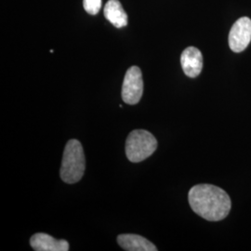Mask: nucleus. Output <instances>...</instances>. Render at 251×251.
Segmentation results:
<instances>
[{"instance_id": "obj_8", "label": "nucleus", "mask_w": 251, "mask_h": 251, "mask_svg": "<svg viewBox=\"0 0 251 251\" xmlns=\"http://www.w3.org/2000/svg\"><path fill=\"white\" fill-rule=\"evenodd\" d=\"M118 245L126 251H156V247L139 234L123 233L117 236Z\"/></svg>"}, {"instance_id": "obj_5", "label": "nucleus", "mask_w": 251, "mask_h": 251, "mask_svg": "<svg viewBox=\"0 0 251 251\" xmlns=\"http://www.w3.org/2000/svg\"><path fill=\"white\" fill-rule=\"evenodd\" d=\"M251 41V20L242 17L237 20L229 34V46L233 52L239 53L247 49Z\"/></svg>"}, {"instance_id": "obj_10", "label": "nucleus", "mask_w": 251, "mask_h": 251, "mask_svg": "<svg viewBox=\"0 0 251 251\" xmlns=\"http://www.w3.org/2000/svg\"><path fill=\"white\" fill-rule=\"evenodd\" d=\"M83 6L88 13L96 15L101 8V0H84Z\"/></svg>"}, {"instance_id": "obj_3", "label": "nucleus", "mask_w": 251, "mask_h": 251, "mask_svg": "<svg viewBox=\"0 0 251 251\" xmlns=\"http://www.w3.org/2000/svg\"><path fill=\"white\" fill-rule=\"evenodd\" d=\"M156 148V139L151 132L144 129L131 131L126 141V154L132 163L144 161L152 155Z\"/></svg>"}, {"instance_id": "obj_7", "label": "nucleus", "mask_w": 251, "mask_h": 251, "mask_svg": "<svg viewBox=\"0 0 251 251\" xmlns=\"http://www.w3.org/2000/svg\"><path fill=\"white\" fill-rule=\"evenodd\" d=\"M30 245L36 251H68L70 249L66 240H57L45 233H35L30 239Z\"/></svg>"}, {"instance_id": "obj_6", "label": "nucleus", "mask_w": 251, "mask_h": 251, "mask_svg": "<svg viewBox=\"0 0 251 251\" xmlns=\"http://www.w3.org/2000/svg\"><path fill=\"white\" fill-rule=\"evenodd\" d=\"M180 63L184 74L189 77H197L203 68V56L195 47H188L180 56Z\"/></svg>"}, {"instance_id": "obj_1", "label": "nucleus", "mask_w": 251, "mask_h": 251, "mask_svg": "<svg viewBox=\"0 0 251 251\" xmlns=\"http://www.w3.org/2000/svg\"><path fill=\"white\" fill-rule=\"evenodd\" d=\"M192 209L206 221L218 222L231 210V199L225 190L211 184H198L189 191Z\"/></svg>"}, {"instance_id": "obj_4", "label": "nucleus", "mask_w": 251, "mask_h": 251, "mask_svg": "<svg viewBox=\"0 0 251 251\" xmlns=\"http://www.w3.org/2000/svg\"><path fill=\"white\" fill-rule=\"evenodd\" d=\"M143 74L138 66H131L126 73L122 86V99L126 104L135 105L143 97Z\"/></svg>"}, {"instance_id": "obj_2", "label": "nucleus", "mask_w": 251, "mask_h": 251, "mask_svg": "<svg viewBox=\"0 0 251 251\" xmlns=\"http://www.w3.org/2000/svg\"><path fill=\"white\" fill-rule=\"evenodd\" d=\"M86 170V157L79 141L70 140L64 148L61 167V178L66 183L78 182Z\"/></svg>"}, {"instance_id": "obj_9", "label": "nucleus", "mask_w": 251, "mask_h": 251, "mask_svg": "<svg viewBox=\"0 0 251 251\" xmlns=\"http://www.w3.org/2000/svg\"><path fill=\"white\" fill-rule=\"evenodd\" d=\"M104 16L117 28L127 25V15L118 0H109L104 7Z\"/></svg>"}]
</instances>
